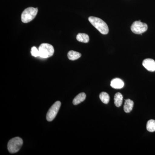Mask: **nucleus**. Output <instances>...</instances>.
I'll use <instances>...</instances> for the list:
<instances>
[{
	"label": "nucleus",
	"instance_id": "3",
	"mask_svg": "<svg viewBox=\"0 0 155 155\" xmlns=\"http://www.w3.org/2000/svg\"><path fill=\"white\" fill-rule=\"evenodd\" d=\"M39 57L43 58H47L52 57L54 52V49L52 45L48 43H43L38 48Z\"/></svg>",
	"mask_w": 155,
	"mask_h": 155
},
{
	"label": "nucleus",
	"instance_id": "12",
	"mask_svg": "<svg viewBox=\"0 0 155 155\" xmlns=\"http://www.w3.org/2000/svg\"><path fill=\"white\" fill-rule=\"evenodd\" d=\"M123 101V96L120 93H117L114 97V103L116 107H121Z\"/></svg>",
	"mask_w": 155,
	"mask_h": 155
},
{
	"label": "nucleus",
	"instance_id": "2",
	"mask_svg": "<svg viewBox=\"0 0 155 155\" xmlns=\"http://www.w3.org/2000/svg\"><path fill=\"white\" fill-rule=\"evenodd\" d=\"M38 9L37 8L29 7L25 9L21 15V20L23 23H27L31 22L37 14Z\"/></svg>",
	"mask_w": 155,
	"mask_h": 155
},
{
	"label": "nucleus",
	"instance_id": "9",
	"mask_svg": "<svg viewBox=\"0 0 155 155\" xmlns=\"http://www.w3.org/2000/svg\"><path fill=\"white\" fill-rule=\"evenodd\" d=\"M134 107V102L128 99L125 100L124 106V110L125 113H129L132 111Z\"/></svg>",
	"mask_w": 155,
	"mask_h": 155
},
{
	"label": "nucleus",
	"instance_id": "4",
	"mask_svg": "<svg viewBox=\"0 0 155 155\" xmlns=\"http://www.w3.org/2000/svg\"><path fill=\"white\" fill-rule=\"evenodd\" d=\"M23 144V140L19 137H14L8 142V148L9 152L14 153L19 151Z\"/></svg>",
	"mask_w": 155,
	"mask_h": 155
},
{
	"label": "nucleus",
	"instance_id": "7",
	"mask_svg": "<svg viewBox=\"0 0 155 155\" xmlns=\"http://www.w3.org/2000/svg\"><path fill=\"white\" fill-rule=\"evenodd\" d=\"M143 66L150 72L155 71V61L153 59H145L143 62Z\"/></svg>",
	"mask_w": 155,
	"mask_h": 155
},
{
	"label": "nucleus",
	"instance_id": "6",
	"mask_svg": "<svg viewBox=\"0 0 155 155\" xmlns=\"http://www.w3.org/2000/svg\"><path fill=\"white\" fill-rule=\"evenodd\" d=\"M61 107V103L59 101H56L51 106L47 114L46 119L48 121L51 122L55 119Z\"/></svg>",
	"mask_w": 155,
	"mask_h": 155
},
{
	"label": "nucleus",
	"instance_id": "15",
	"mask_svg": "<svg viewBox=\"0 0 155 155\" xmlns=\"http://www.w3.org/2000/svg\"><path fill=\"white\" fill-rule=\"evenodd\" d=\"M147 129L149 132L155 131V120L151 119L148 121L147 124Z\"/></svg>",
	"mask_w": 155,
	"mask_h": 155
},
{
	"label": "nucleus",
	"instance_id": "14",
	"mask_svg": "<svg viewBox=\"0 0 155 155\" xmlns=\"http://www.w3.org/2000/svg\"><path fill=\"white\" fill-rule=\"evenodd\" d=\"M100 98L101 101L105 104H108L110 101V97L109 95L105 92H102L100 94Z\"/></svg>",
	"mask_w": 155,
	"mask_h": 155
},
{
	"label": "nucleus",
	"instance_id": "11",
	"mask_svg": "<svg viewBox=\"0 0 155 155\" xmlns=\"http://www.w3.org/2000/svg\"><path fill=\"white\" fill-rule=\"evenodd\" d=\"M68 58L69 60L71 61H75L79 59L81 57V54L78 52L75 51H69L68 53Z\"/></svg>",
	"mask_w": 155,
	"mask_h": 155
},
{
	"label": "nucleus",
	"instance_id": "13",
	"mask_svg": "<svg viewBox=\"0 0 155 155\" xmlns=\"http://www.w3.org/2000/svg\"><path fill=\"white\" fill-rule=\"evenodd\" d=\"M78 41L83 43H87L89 41V37L85 33H79L76 36Z\"/></svg>",
	"mask_w": 155,
	"mask_h": 155
},
{
	"label": "nucleus",
	"instance_id": "5",
	"mask_svg": "<svg viewBox=\"0 0 155 155\" xmlns=\"http://www.w3.org/2000/svg\"><path fill=\"white\" fill-rule=\"evenodd\" d=\"M131 31L136 34H141L147 30L148 26L146 23L140 21H136L131 25Z\"/></svg>",
	"mask_w": 155,
	"mask_h": 155
},
{
	"label": "nucleus",
	"instance_id": "1",
	"mask_svg": "<svg viewBox=\"0 0 155 155\" xmlns=\"http://www.w3.org/2000/svg\"><path fill=\"white\" fill-rule=\"evenodd\" d=\"M89 21L92 25L103 35L107 34L109 28L107 23L102 19L94 17H89Z\"/></svg>",
	"mask_w": 155,
	"mask_h": 155
},
{
	"label": "nucleus",
	"instance_id": "16",
	"mask_svg": "<svg viewBox=\"0 0 155 155\" xmlns=\"http://www.w3.org/2000/svg\"><path fill=\"white\" fill-rule=\"evenodd\" d=\"M31 55L35 58L39 57V51L38 49L35 47H33L31 48Z\"/></svg>",
	"mask_w": 155,
	"mask_h": 155
},
{
	"label": "nucleus",
	"instance_id": "10",
	"mask_svg": "<svg viewBox=\"0 0 155 155\" xmlns=\"http://www.w3.org/2000/svg\"><path fill=\"white\" fill-rule=\"evenodd\" d=\"M86 94L84 93H81L77 95L73 101V104L74 105H77L78 104L84 101L86 98Z\"/></svg>",
	"mask_w": 155,
	"mask_h": 155
},
{
	"label": "nucleus",
	"instance_id": "8",
	"mask_svg": "<svg viewBox=\"0 0 155 155\" xmlns=\"http://www.w3.org/2000/svg\"><path fill=\"white\" fill-rule=\"evenodd\" d=\"M110 85L114 88L121 89L124 87V83L122 79L116 78L111 81Z\"/></svg>",
	"mask_w": 155,
	"mask_h": 155
}]
</instances>
